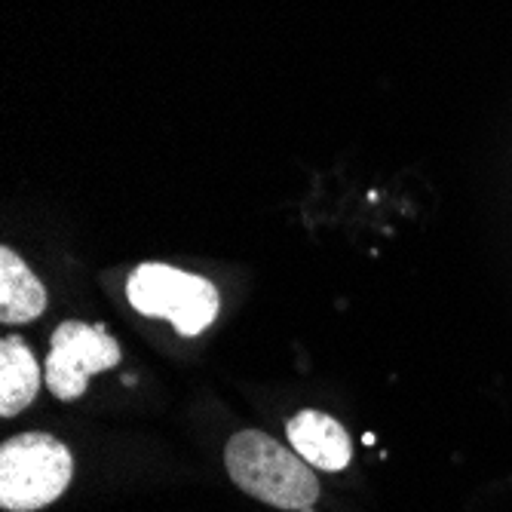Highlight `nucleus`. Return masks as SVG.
Listing matches in <instances>:
<instances>
[{"instance_id":"nucleus-1","label":"nucleus","mask_w":512,"mask_h":512,"mask_svg":"<svg viewBox=\"0 0 512 512\" xmlns=\"http://www.w3.org/2000/svg\"><path fill=\"white\" fill-rule=\"evenodd\" d=\"M227 476L249 497L276 509L310 512L319 500V482L310 463L261 430H243L224 448Z\"/></svg>"},{"instance_id":"nucleus-2","label":"nucleus","mask_w":512,"mask_h":512,"mask_svg":"<svg viewBox=\"0 0 512 512\" xmlns=\"http://www.w3.org/2000/svg\"><path fill=\"white\" fill-rule=\"evenodd\" d=\"M74 476V457L50 433H22L0 445V506L34 512L56 503Z\"/></svg>"},{"instance_id":"nucleus-3","label":"nucleus","mask_w":512,"mask_h":512,"mask_svg":"<svg viewBox=\"0 0 512 512\" xmlns=\"http://www.w3.org/2000/svg\"><path fill=\"white\" fill-rule=\"evenodd\" d=\"M126 298L142 316L169 319L184 338H194L212 325L221 307L215 283L169 264H138L129 273Z\"/></svg>"},{"instance_id":"nucleus-4","label":"nucleus","mask_w":512,"mask_h":512,"mask_svg":"<svg viewBox=\"0 0 512 512\" xmlns=\"http://www.w3.org/2000/svg\"><path fill=\"white\" fill-rule=\"evenodd\" d=\"M120 362V344L105 325L68 319L53 332L50 356L43 365V384L62 402H74L86 393L89 378Z\"/></svg>"},{"instance_id":"nucleus-5","label":"nucleus","mask_w":512,"mask_h":512,"mask_svg":"<svg viewBox=\"0 0 512 512\" xmlns=\"http://www.w3.org/2000/svg\"><path fill=\"white\" fill-rule=\"evenodd\" d=\"M286 433L292 448L316 470L338 473L353 460V442L332 414L304 408L295 417H289Z\"/></svg>"},{"instance_id":"nucleus-6","label":"nucleus","mask_w":512,"mask_h":512,"mask_svg":"<svg viewBox=\"0 0 512 512\" xmlns=\"http://www.w3.org/2000/svg\"><path fill=\"white\" fill-rule=\"evenodd\" d=\"M46 289L31 273V267L10 249H0V322L25 325L43 316L46 310Z\"/></svg>"},{"instance_id":"nucleus-7","label":"nucleus","mask_w":512,"mask_h":512,"mask_svg":"<svg viewBox=\"0 0 512 512\" xmlns=\"http://www.w3.org/2000/svg\"><path fill=\"white\" fill-rule=\"evenodd\" d=\"M43 375L31 347L19 335L0 341V414L13 417L25 411L40 393Z\"/></svg>"}]
</instances>
